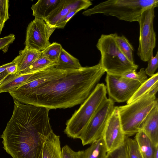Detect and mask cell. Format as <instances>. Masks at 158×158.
<instances>
[{
  "label": "cell",
  "mask_w": 158,
  "mask_h": 158,
  "mask_svg": "<svg viewBox=\"0 0 158 158\" xmlns=\"http://www.w3.org/2000/svg\"><path fill=\"white\" fill-rule=\"evenodd\" d=\"M56 29L51 27L44 20L35 18L27 27L25 48L42 51L51 44L49 38Z\"/></svg>",
  "instance_id": "9c48e42d"
},
{
  "label": "cell",
  "mask_w": 158,
  "mask_h": 158,
  "mask_svg": "<svg viewBox=\"0 0 158 158\" xmlns=\"http://www.w3.org/2000/svg\"><path fill=\"white\" fill-rule=\"evenodd\" d=\"M96 46L101 53L99 62L107 74L121 76L128 71L138 69V66L129 61L121 52L112 34H102Z\"/></svg>",
  "instance_id": "8992f818"
},
{
  "label": "cell",
  "mask_w": 158,
  "mask_h": 158,
  "mask_svg": "<svg viewBox=\"0 0 158 158\" xmlns=\"http://www.w3.org/2000/svg\"><path fill=\"white\" fill-rule=\"evenodd\" d=\"M153 158H158V146L156 147L155 148Z\"/></svg>",
  "instance_id": "d590c367"
},
{
  "label": "cell",
  "mask_w": 158,
  "mask_h": 158,
  "mask_svg": "<svg viewBox=\"0 0 158 158\" xmlns=\"http://www.w3.org/2000/svg\"><path fill=\"white\" fill-rule=\"evenodd\" d=\"M107 154L102 137L86 149L76 152L77 158H106Z\"/></svg>",
  "instance_id": "d6986e66"
},
{
  "label": "cell",
  "mask_w": 158,
  "mask_h": 158,
  "mask_svg": "<svg viewBox=\"0 0 158 158\" xmlns=\"http://www.w3.org/2000/svg\"><path fill=\"white\" fill-rule=\"evenodd\" d=\"M128 138H126L123 145L112 152L107 153L106 158H129L128 151Z\"/></svg>",
  "instance_id": "83f0119b"
},
{
  "label": "cell",
  "mask_w": 158,
  "mask_h": 158,
  "mask_svg": "<svg viewBox=\"0 0 158 158\" xmlns=\"http://www.w3.org/2000/svg\"><path fill=\"white\" fill-rule=\"evenodd\" d=\"M92 4L89 0H61L52 13L44 20L52 27L71 11L85 10Z\"/></svg>",
  "instance_id": "7c38bea8"
},
{
  "label": "cell",
  "mask_w": 158,
  "mask_h": 158,
  "mask_svg": "<svg viewBox=\"0 0 158 158\" xmlns=\"http://www.w3.org/2000/svg\"><path fill=\"white\" fill-rule=\"evenodd\" d=\"M61 0H38L31 7L33 15L35 18L44 20L56 7Z\"/></svg>",
  "instance_id": "ac0fdd59"
},
{
  "label": "cell",
  "mask_w": 158,
  "mask_h": 158,
  "mask_svg": "<svg viewBox=\"0 0 158 158\" xmlns=\"http://www.w3.org/2000/svg\"><path fill=\"white\" fill-rule=\"evenodd\" d=\"M158 81L157 72L140 85L133 96L127 102V104L133 102L146 94L158 84Z\"/></svg>",
  "instance_id": "7402d4cb"
},
{
  "label": "cell",
  "mask_w": 158,
  "mask_h": 158,
  "mask_svg": "<svg viewBox=\"0 0 158 158\" xmlns=\"http://www.w3.org/2000/svg\"><path fill=\"white\" fill-rule=\"evenodd\" d=\"M158 84L140 98L127 105L118 106L119 115L126 138L136 134L148 114L158 102L156 95Z\"/></svg>",
  "instance_id": "277c9868"
},
{
  "label": "cell",
  "mask_w": 158,
  "mask_h": 158,
  "mask_svg": "<svg viewBox=\"0 0 158 158\" xmlns=\"http://www.w3.org/2000/svg\"><path fill=\"white\" fill-rule=\"evenodd\" d=\"M154 7L143 11L138 22L139 25V44L137 54L142 60L148 61L153 56L156 35L154 29Z\"/></svg>",
  "instance_id": "ba28073f"
},
{
  "label": "cell",
  "mask_w": 158,
  "mask_h": 158,
  "mask_svg": "<svg viewBox=\"0 0 158 158\" xmlns=\"http://www.w3.org/2000/svg\"><path fill=\"white\" fill-rule=\"evenodd\" d=\"M62 48L60 44L53 42L41 52V56L57 63Z\"/></svg>",
  "instance_id": "d4e9b609"
},
{
  "label": "cell",
  "mask_w": 158,
  "mask_h": 158,
  "mask_svg": "<svg viewBox=\"0 0 158 158\" xmlns=\"http://www.w3.org/2000/svg\"><path fill=\"white\" fill-rule=\"evenodd\" d=\"M68 70L58 69L55 67L45 69L40 76L35 79L15 88L8 93L11 95L27 91L45 82L64 75Z\"/></svg>",
  "instance_id": "4fadbf2b"
},
{
  "label": "cell",
  "mask_w": 158,
  "mask_h": 158,
  "mask_svg": "<svg viewBox=\"0 0 158 158\" xmlns=\"http://www.w3.org/2000/svg\"><path fill=\"white\" fill-rule=\"evenodd\" d=\"M42 158H62L60 136L53 131L44 143Z\"/></svg>",
  "instance_id": "2e32d148"
},
{
  "label": "cell",
  "mask_w": 158,
  "mask_h": 158,
  "mask_svg": "<svg viewBox=\"0 0 158 158\" xmlns=\"http://www.w3.org/2000/svg\"><path fill=\"white\" fill-rule=\"evenodd\" d=\"M114 103L107 98L100 106L82 131L79 138L83 146L91 144L101 138L114 108Z\"/></svg>",
  "instance_id": "52a82bcc"
},
{
  "label": "cell",
  "mask_w": 158,
  "mask_h": 158,
  "mask_svg": "<svg viewBox=\"0 0 158 158\" xmlns=\"http://www.w3.org/2000/svg\"><path fill=\"white\" fill-rule=\"evenodd\" d=\"M101 137L107 153L113 152L124 144L126 137L119 118L118 106H115Z\"/></svg>",
  "instance_id": "8fae6325"
},
{
  "label": "cell",
  "mask_w": 158,
  "mask_h": 158,
  "mask_svg": "<svg viewBox=\"0 0 158 158\" xmlns=\"http://www.w3.org/2000/svg\"><path fill=\"white\" fill-rule=\"evenodd\" d=\"M142 158H153L155 148L150 139L141 130L135 137Z\"/></svg>",
  "instance_id": "ffe728a7"
},
{
  "label": "cell",
  "mask_w": 158,
  "mask_h": 158,
  "mask_svg": "<svg viewBox=\"0 0 158 158\" xmlns=\"http://www.w3.org/2000/svg\"><path fill=\"white\" fill-rule=\"evenodd\" d=\"M6 70L9 75H13L16 74L17 71L16 65L12 61L6 68Z\"/></svg>",
  "instance_id": "e575fe53"
},
{
  "label": "cell",
  "mask_w": 158,
  "mask_h": 158,
  "mask_svg": "<svg viewBox=\"0 0 158 158\" xmlns=\"http://www.w3.org/2000/svg\"><path fill=\"white\" fill-rule=\"evenodd\" d=\"M107 91L114 102L127 101L142 84L131 79L107 74L106 78Z\"/></svg>",
  "instance_id": "30bf717a"
},
{
  "label": "cell",
  "mask_w": 158,
  "mask_h": 158,
  "mask_svg": "<svg viewBox=\"0 0 158 158\" xmlns=\"http://www.w3.org/2000/svg\"><path fill=\"white\" fill-rule=\"evenodd\" d=\"M158 67V52L157 51L155 56H152L148 61L147 67L144 70L146 74L152 77L155 74Z\"/></svg>",
  "instance_id": "f546056e"
},
{
  "label": "cell",
  "mask_w": 158,
  "mask_h": 158,
  "mask_svg": "<svg viewBox=\"0 0 158 158\" xmlns=\"http://www.w3.org/2000/svg\"><path fill=\"white\" fill-rule=\"evenodd\" d=\"M9 1L0 0V35L6 21L9 18Z\"/></svg>",
  "instance_id": "4316f807"
},
{
  "label": "cell",
  "mask_w": 158,
  "mask_h": 158,
  "mask_svg": "<svg viewBox=\"0 0 158 158\" xmlns=\"http://www.w3.org/2000/svg\"><path fill=\"white\" fill-rule=\"evenodd\" d=\"M79 11L78 10H74L69 12L57 23L55 28L58 29L63 28L69 20Z\"/></svg>",
  "instance_id": "1f68e13d"
},
{
  "label": "cell",
  "mask_w": 158,
  "mask_h": 158,
  "mask_svg": "<svg viewBox=\"0 0 158 158\" xmlns=\"http://www.w3.org/2000/svg\"><path fill=\"white\" fill-rule=\"evenodd\" d=\"M15 39V36L13 34L0 38V50H2L4 53L7 52L10 45L13 43Z\"/></svg>",
  "instance_id": "4dcf8cb0"
},
{
  "label": "cell",
  "mask_w": 158,
  "mask_h": 158,
  "mask_svg": "<svg viewBox=\"0 0 158 158\" xmlns=\"http://www.w3.org/2000/svg\"><path fill=\"white\" fill-rule=\"evenodd\" d=\"M106 86L98 83L87 98L66 123L64 133L69 137L79 139L80 136L94 113L107 98Z\"/></svg>",
  "instance_id": "5b68a950"
},
{
  "label": "cell",
  "mask_w": 158,
  "mask_h": 158,
  "mask_svg": "<svg viewBox=\"0 0 158 158\" xmlns=\"http://www.w3.org/2000/svg\"><path fill=\"white\" fill-rule=\"evenodd\" d=\"M82 67L79 60L69 53L63 48L55 67L63 70L77 69Z\"/></svg>",
  "instance_id": "44dd1931"
},
{
  "label": "cell",
  "mask_w": 158,
  "mask_h": 158,
  "mask_svg": "<svg viewBox=\"0 0 158 158\" xmlns=\"http://www.w3.org/2000/svg\"><path fill=\"white\" fill-rule=\"evenodd\" d=\"M11 63V62L4 64L0 66V85L9 75L7 73L6 69Z\"/></svg>",
  "instance_id": "836d02e7"
},
{
  "label": "cell",
  "mask_w": 158,
  "mask_h": 158,
  "mask_svg": "<svg viewBox=\"0 0 158 158\" xmlns=\"http://www.w3.org/2000/svg\"><path fill=\"white\" fill-rule=\"evenodd\" d=\"M128 151L129 158H142L137 143L135 139L128 138Z\"/></svg>",
  "instance_id": "f1b7e54d"
},
{
  "label": "cell",
  "mask_w": 158,
  "mask_h": 158,
  "mask_svg": "<svg viewBox=\"0 0 158 158\" xmlns=\"http://www.w3.org/2000/svg\"><path fill=\"white\" fill-rule=\"evenodd\" d=\"M12 115L1 136L13 158H42L44 143L53 131L49 109L14 100Z\"/></svg>",
  "instance_id": "7a4b0ae2"
},
{
  "label": "cell",
  "mask_w": 158,
  "mask_h": 158,
  "mask_svg": "<svg viewBox=\"0 0 158 158\" xmlns=\"http://www.w3.org/2000/svg\"><path fill=\"white\" fill-rule=\"evenodd\" d=\"M158 6V0H108L85 10L82 14L89 16L102 14L120 20L138 22L143 11Z\"/></svg>",
  "instance_id": "3957f363"
},
{
  "label": "cell",
  "mask_w": 158,
  "mask_h": 158,
  "mask_svg": "<svg viewBox=\"0 0 158 158\" xmlns=\"http://www.w3.org/2000/svg\"><path fill=\"white\" fill-rule=\"evenodd\" d=\"M62 158H77L76 152L73 151L67 145L62 148Z\"/></svg>",
  "instance_id": "d6a6232c"
},
{
  "label": "cell",
  "mask_w": 158,
  "mask_h": 158,
  "mask_svg": "<svg viewBox=\"0 0 158 158\" xmlns=\"http://www.w3.org/2000/svg\"><path fill=\"white\" fill-rule=\"evenodd\" d=\"M105 73L99 62L92 66L68 70L33 89L11 96L21 103L50 110L71 108L84 102Z\"/></svg>",
  "instance_id": "6da1fadb"
},
{
  "label": "cell",
  "mask_w": 158,
  "mask_h": 158,
  "mask_svg": "<svg viewBox=\"0 0 158 158\" xmlns=\"http://www.w3.org/2000/svg\"><path fill=\"white\" fill-rule=\"evenodd\" d=\"M112 35L122 53L129 61L135 63L133 55L134 48L128 40L124 36H119L116 33L112 34Z\"/></svg>",
  "instance_id": "cb8c5ba5"
},
{
  "label": "cell",
  "mask_w": 158,
  "mask_h": 158,
  "mask_svg": "<svg viewBox=\"0 0 158 158\" xmlns=\"http://www.w3.org/2000/svg\"><path fill=\"white\" fill-rule=\"evenodd\" d=\"M140 130L155 147L158 146V103L157 102L142 123Z\"/></svg>",
  "instance_id": "5bb4252c"
},
{
  "label": "cell",
  "mask_w": 158,
  "mask_h": 158,
  "mask_svg": "<svg viewBox=\"0 0 158 158\" xmlns=\"http://www.w3.org/2000/svg\"><path fill=\"white\" fill-rule=\"evenodd\" d=\"M56 64V62L51 61L41 56L19 75L32 73L54 67Z\"/></svg>",
  "instance_id": "603a6c76"
},
{
  "label": "cell",
  "mask_w": 158,
  "mask_h": 158,
  "mask_svg": "<svg viewBox=\"0 0 158 158\" xmlns=\"http://www.w3.org/2000/svg\"><path fill=\"white\" fill-rule=\"evenodd\" d=\"M135 70L128 71L122 75V76L139 82L142 84L146 81L148 78L145 73L144 69L141 68L138 72Z\"/></svg>",
  "instance_id": "484cf974"
},
{
  "label": "cell",
  "mask_w": 158,
  "mask_h": 158,
  "mask_svg": "<svg viewBox=\"0 0 158 158\" xmlns=\"http://www.w3.org/2000/svg\"><path fill=\"white\" fill-rule=\"evenodd\" d=\"M41 56V52L25 48L23 50L20 51L19 55L12 61L17 66V71L15 75H19Z\"/></svg>",
  "instance_id": "e0dca14e"
},
{
  "label": "cell",
  "mask_w": 158,
  "mask_h": 158,
  "mask_svg": "<svg viewBox=\"0 0 158 158\" xmlns=\"http://www.w3.org/2000/svg\"><path fill=\"white\" fill-rule=\"evenodd\" d=\"M45 70L24 74L9 75L0 85V93L9 92L35 79L40 76Z\"/></svg>",
  "instance_id": "9a60e30c"
}]
</instances>
